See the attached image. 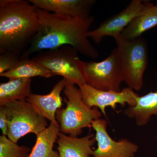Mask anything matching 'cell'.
<instances>
[{"instance_id":"obj_11","label":"cell","mask_w":157,"mask_h":157,"mask_svg":"<svg viewBox=\"0 0 157 157\" xmlns=\"http://www.w3.org/2000/svg\"><path fill=\"white\" fill-rule=\"evenodd\" d=\"M37 9L74 17H85L96 2L95 0H29Z\"/></svg>"},{"instance_id":"obj_1","label":"cell","mask_w":157,"mask_h":157,"mask_svg":"<svg viewBox=\"0 0 157 157\" xmlns=\"http://www.w3.org/2000/svg\"><path fill=\"white\" fill-rule=\"evenodd\" d=\"M39 29L23 55L51 50L65 45L72 46L85 56L95 59L98 50L88 39L89 29L94 20L93 16L74 17L37 9Z\"/></svg>"},{"instance_id":"obj_3","label":"cell","mask_w":157,"mask_h":157,"mask_svg":"<svg viewBox=\"0 0 157 157\" xmlns=\"http://www.w3.org/2000/svg\"><path fill=\"white\" fill-rule=\"evenodd\" d=\"M65 86L64 94L67 107L58 109L56 118L61 133L76 137L81 135L83 129L91 128L94 121L101 118L102 113L98 107L90 108L82 101L80 89L69 79L63 78Z\"/></svg>"},{"instance_id":"obj_2","label":"cell","mask_w":157,"mask_h":157,"mask_svg":"<svg viewBox=\"0 0 157 157\" xmlns=\"http://www.w3.org/2000/svg\"><path fill=\"white\" fill-rule=\"evenodd\" d=\"M37 9L29 1H0V54L27 50L39 28Z\"/></svg>"},{"instance_id":"obj_5","label":"cell","mask_w":157,"mask_h":157,"mask_svg":"<svg viewBox=\"0 0 157 157\" xmlns=\"http://www.w3.org/2000/svg\"><path fill=\"white\" fill-rule=\"evenodd\" d=\"M122 70L124 81L129 87L140 90L143 85V76L148 64L147 44L142 37L133 40L121 35L115 39Z\"/></svg>"},{"instance_id":"obj_17","label":"cell","mask_w":157,"mask_h":157,"mask_svg":"<svg viewBox=\"0 0 157 157\" xmlns=\"http://www.w3.org/2000/svg\"><path fill=\"white\" fill-rule=\"evenodd\" d=\"M59 127L53 123L36 136V143L29 157H59L58 152L53 150L57 140Z\"/></svg>"},{"instance_id":"obj_4","label":"cell","mask_w":157,"mask_h":157,"mask_svg":"<svg viewBox=\"0 0 157 157\" xmlns=\"http://www.w3.org/2000/svg\"><path fill=\"white\" fill-rule=\"evenodd\" d=\"M78 52L69 45L56 49L41 51L31 58L53 73L69 79L78 86L86 83L85 78V62L78 56Z\"/></svg>"},{"instance_id":"obj_14","label":"cell","mask_w":157,"mask_h":157,"mask_svg":"<svg viewBox=\"0 0 157 157\" xmlns=\"http://www.w3.org/2000/svg\"><path fill=\"white\" fill-rule=\"evenodd\" d=\"M157 25V5L145 2L143 10L122 33L124 38L133 40L140 38L147 30Z\"/></svg>"},{"instance_id":"obj_10","label":"cell","mask_w":157,"mask_h":157,"mask_svg":"<svg viewBox=\"0 0 157 157\" xmlns=\"http://www.w3.org/2000/svg\"><path fill=\"white\" fill-rule=\"evenodd\" d=\"M145 2L133 0L123 11L104 21L97 29L89 31L88 38L98 44L105 37L111 36L115 39L120 36L124 30L143 10Z\"/></svg>"},{"instance_id":"obj_9","label":"cell","mask_w":157,"mask_h":157,"mask_svg":"<svg viewBox=\"0 0 157 157\" xmlns=\"http://www.w3.org/2000/svg\"><path fill=\"white\" fill-rule=\"evenodd\" d=\"M92 127L96 132L98 148L92 157H135L138 145L125 138L113 140L107 132V122L103 119L93 122Z\"/></svg>"},{"instance_id":"obj_8","label":"cell","mask_w":157,"mask_h":157,"mask_svg":"<svg viewBox=\"0 0 157 157\" xmlns=\"http://www.w3.org/2000/svg\"><path fill=\"white\" fill-rule=\"evenodd\" d=\"M79 88L85 104L90 108L98 107L104 116L106 115V107H110L115 110L118 104L123 107L126 104L130 107H135L136 97L138 96L129 87L125 88L120 92L101 90L87 83Z\"/></svg>"},{"instance_id":"obj_16","label":"cell","mask_w":157,"mask_h":157,"mask_svg":"<svg viewBox=\"0 0 157 157\" xmlns=\"http://www.w3.org/2000/svg\"><path fill=\"white\" fill-rule=\"evenodd\" d=\"M30 78H9L0 84V106L12 101L26 100L32 93Z\"/></svg>"},{"instance_id":"obj_15","label":"cell","mask_w":157,"mask_h":157,"mask_svg":"<svg viewBox=\"0 0 157 157\" xmlns=\"http://www.w3.org/2000/svg\"><path fill=\"white\" fill-rule=\"evenodd\" d=\"M124 113L128 117L134 119L137 125L147 124L152 116H157V91L137 96L136 105L127 108Z\"/></svg>"},{"instance_id":"obj_21","label":"cell","mask_w":157,"mask_h":157,"mask_svg":"<svg viewBox=\"0 0 157 157\" xmlns=\"http://www.w3.org/2000/svg\"><path fill=\"white\" fill-rule=\"evenodd\" d=\"M0 128L2 131V135L8 136L9 122L5 106L0 107Z\"/></svg>"},{"instance_id":"obj_6","label":"cell","mask_w":157,"mask_h":157,"mask_svg":"<svg viewBox=\"0 0 157 157\" xmlns=\"http://www.w3.org/2000/svg\"><path fill=\"white\" fill-rule=\"evenodd\" d=\"M5 107L9 122L7 136L15 143L29 133L37 136L48 127L47 119L26 100L12 101Z\"/></svg>"},{"instance_id":"obj_19","label":"cell","mask_w":157,"mask_h":157,"mask_svg":"<svg viewBox=\"0 0 157 157\" xmlns=\"http://www.w3.org/2000/svg\"><path fill=\"white\" fill-rule=\"evenodd\" d=\"M31 151L28 147L19 146L7 136H0V157H29Z\"/></svg>"},{"instance_id":"obj_18","label":"cell","mask_w":157,"mask_h":157,"mask_svg":"<svg viewBox=\"0 0 157 157\" xmlns=\"http://www.w3.org/2000/svg\"><path fill=\"white\" fill-rule=\"evenodd\" d=\"M0 76L9 78H31L35 76L48 78L54 76L49 70L33 61L29 56L22 55L14 68L0 74Z\"/></svg>"},{"instance_id":"obj_20","label":"cell","mask_w":157,"mask_h":157,"mask_svg":"<svg viewBox=\"0 0 157 157\" xmlns=\"http://www.w3.org/2000/svg\"><path fill=\"white\" fill-rule=\"evenodd\" d=\"M21 55L7 52L0 55V74L14 68L21 58Z\"/></svg>"},{"instance_id":"obj_7","label":"cell","mask_w":157,"mask_h":157,"mask_svg":"<svg viewBox=\"0 0 157 157\" xmlns=\"http://www.w3.org/2000/svg\"><path fill=\"white\" fill-rule=\"evenodd\" d=\"M84 74L86 83L97 89L121 91L124 79L117 48L102 61L85 62Z\"/></svg>"},{"instance_id":"obj_13","label":"cell","mask_w":157,"mask_h":157,"mask_svg":"<svg viewBox=\"0 0 157 157\" xmlns=\"http://www.w3.org/2000/svg\"><path fill=\"white\" fill-rule=\"evenodd\" d=\"M56 141L59 157H92L96 140L93 134L79 138L60 132Z\"/></svg>"},{"instance_id":"obj_12","label":"cell","mask_w":157,"mask_h":157,"mask_svg":"<svg viewBox=\"0 0 157 157\" xmlns=\"http://www.w3.org/2000/svg\"><path fill=\"white\" fill-rule=\"evenodd\" d=\"M65 86L64 80L63 78L54 86L49 94L39 95L31 93L26 100L41 115L59 128L56 118V113L58 109L61 108L63 99L61 93Z\"/></svg>"}]
</instances>
